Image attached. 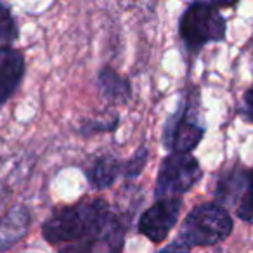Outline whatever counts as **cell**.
Segmentation results:
<instances>
[{
  "mask_svg": "<svg viewBox=\"0 0 253 253\" xmlns=\"http://www.w3.org/2000/svg\"><path fill=\"white\" fill-rule=\"evenodd\" d=\"M120 123L118 115H113L111 118L106 120H88L84 123V134L85 135H92V134H99V132H111L115 130Z\"/></svg>",
  "mask_w": 253,
  "mask_h": 253,
  "instance_id": "14",
  "label": "cell"
},
{
  "mask_svg": "<svg viewBox=\"0 0 253 253\" xmlns=\"http://www.w3.org/2000/svg\"><path fill=\"white\" fill-rule=\"evenodd\" d=\"M203 177L200 162L193 155L170 153L162 162L156 175L155 198H182Z\"/></svg>",
  "mask_w": 253,
  "mask_h": 253,
  "instance_id": "5",
  "label": "cell"
},
{
  "mask_svg": "<svg viewBox=\"0 0 253 253\" xmlns=\"http://www.w3.org/2000/svg\"><path fill=\"white\" fill-rule=\"evenodd\" d=\"M125 222L104 198H88L56 208L42 234L57 253H122Z\"/></svg>",
  "mask_w": 253,
  "mask_h": 253,
  "instance_id": "1",
  "label": "cell"
},
{
  "mask_svg": "<svg viewBox=\"0 0 253 253\" xmlns=\"http://www.w3.org/2000/svg\"><path fill=\"white\" fill-rule=\"evenodd\" d=\"M236 4L218 2H193L186 7L179 21V35L187 56L196 57L208 43L224 42L227 33V21L220 7H232Z\"/></svg>",
  "mask_w": 253,
  "mask_h": 253,
  "instance_id": "2",
  "label": "cell"
},
{
  "mask_svg": "<svg viewBox=\"0 0 253 253\" xmlns=\"http://www.w3.org/2000/svg\"><path fill=\"white\" fill-rule=\"evenodd\" d=\"M239 116L245 122L253 123V85L246 88V92L241 97V104H239Z\"/></svg>",
  "mask_w": 253,
  "mask_h": 253,
  "instance_id": "15",
  "label": "cell"
},
{
  "mask_svg": "<svg viewBox=\"0 0 253 253\" xmlns=\"http://www.w3.org/2000/svg\"><path fill=\"white\" fill-rule=\"evenodd\" d=\"M184 207L182 198H163L156 200L139 217L137 231L151 243H162L179 222L180 210Z\"/></svg>",
  "mask_w": 253,
  "mask_h": 253,
  "instance_id": "6",
  "label": "cell"
},
{
  "mask_svg": "<svg viewBox=\"0 0 253 253\" xmlns=\"http://www.w3.org/2000/svg\"><path fill=\"white\" fill-rule=\"evenodd\" d=\"M234 229L229 211L217 203H203L189 211L179 229V241L194 246H215L225 241Z\"/></svg>",
  "mask_w": 253,
  "mask_h": 253,
  "instance_id": "4",
  "label": "cell"
},
{
  "mask_svg": "<svg viewBox=\"0 0 253 253\" xmlns=\"http://www.w3.org/2000/svg\"><path fill=\"white\" fill-rule=\"evenodd\" d=\"M236 217L246 224H253V169H246L241 187L234 203Z\"/></svg>",
  "mask_w": 253,
  "mask_h": 253,
  "instance_id": "11",
  "label": "cell"
},
{
  "mask_svg": "<svg viewBox=\"0 0 253 253\" xmlns=\"http://www.w3.org/2000/svg\"><path fill=\"white\" fill-rule=\"evenodd\" d=\"M123 169H125V160H118L113 155H101L88 163L85 175L90 187L104 191L111 187L118 177H123Z\"/></svg>",
  "mask_w": 253,
  "mask_h": 253,
  "instance_id": "9",
  "label": "cell"
},
{
  "mask_svg": "<svg viewBox=\"0 0 253 253\" xmlns=\"http://www.w3.org/2000/svg\"><path fill=\"white\" fill-rule=\"evenodd\" d=\"M97 87L102 97L111 104H126L132 97V85L128 78L120 75L111 66H106L99 71Z\"/></svg>",
  "mask_w": 253,
  "mask_h": 253,
  "instance_id": "10",
  "label": "cell"
},
{
  "mask_svg": "<svg viewBox=\"0 0 253 253\" xmlns=\"http://www.w3.org/2000/svg\"><path fill=\"white\" fill-rule=\"evenodd\" d=\"M26 73V61L14 47L0 49V106L12 97Z\"/></svg>",
  "mask_w": 253,
  "mask_h": 253,
  "instance_id": "7",
  "label": "cell"
},
{
  "mask_svg": "<svg viewBox=\"0 0 253 253\" xmlns=\"http://www.w3.org/2000/svg\"><path fill=\"white\" fill-rule=\"evenodd\" d=\"M205 123L201 116V99L196 87H187L177 109L163 125L162 141L170 153L191 155L200 146L205 135Z\"/></svg>",
  "mask_w": 253,
  "mask_h": 253,
  "instance_id": "3",
  "label": "cell"
},
{
  "mask_svg": "<svg viewBox=\"0 0 253 253\" xmlns=\"http://www.w3.org/2000/svg\"><path fill=\"white\" fill-rule=\"evenodd\" d=\"M32 213L26 207H16L0 217V253H5L18 245L30 232Z\"/></svg>",
  "mask_w": 253,
  "mask_h": 253,
  "instance_id": "8",
  "label": "cell"
},
{
  "mask_svg": "<svg viewBox=\"0 0 253 253\" xmlns=\"http://www.w3.org/2000/svg\"><path fill=\"white\" fill-rule=\"evenodd\" d=\"M149 162V151L146 146L139 148L128 160H125V169H123V179L134 180L144 172L146 165Z\"/></svg>",
  "mask_w": 253,
  "mask_h": 253,
  "instance_id": "13",
  "label": "cell"
},
{
  "mask_svg": "<svg viewBox=\"0 0 253 253\" xmlns=\"http://www.w3.org/2000/svg\"><path fill=\"white\" fill-rule=\"evenodd\" d=\"M18 35L19 30L11 7L4 2H0V49L12 47V43L18 40Z\"/></svg>",
  "mask_w": 253,
  "mask_h": 253,
  "instance_id": "12",
  "label": "cell"
},
{
  "mask_svg": "<svg viewBox=\"0 0 253 253\" xmlns=\"http://www.w3.org/2000/svg\"><path fill=\"white\" fill-rule=\"evenodd\" d=\"M160 253H191V248L184 245L182 241L175 239V241H172L170 245H167Z\"/></svg>",
  "mask_w": 253,
  "mask_h": 253,
  "instance_id": "16",
  "label": "cell"
}]
</instances>
